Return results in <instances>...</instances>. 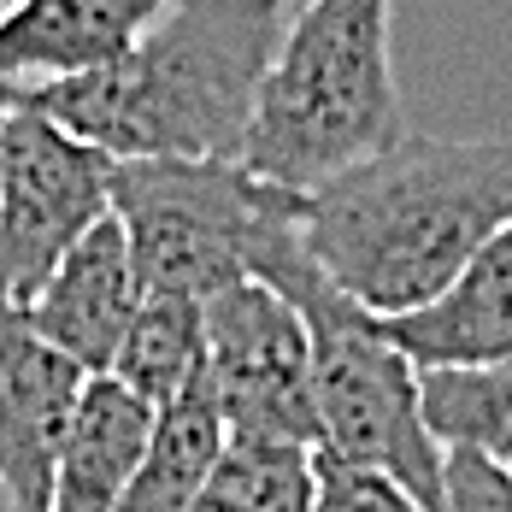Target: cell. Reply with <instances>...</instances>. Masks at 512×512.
Segmentation results:
<instances>
[{
    "label": "cell",
    "mask_w": 512,
    "mask_h": 512,
    "mask_svg": "<svg viewBox=\"0 0 512 512\" xmlns=\"http://www.w3.org/2000/svg\"><path fill=\"white\" fill-rule=\"evenodd\" d=\"M224 448H230V424H224L218 401L206 395V383H195L177 407L159 412L148 460L130 477L118 512H189L201 501L206 477L218 471Z\"/></svg>",
    "instance_id": "cell-13"
},
{
    "label": "cell",
    "mask_w": 512,
    "mask_h": 512,
    "mask_svg": "<svg viewBox=\"0 0 512 512\" xmlns=\"http://www.w3.org/2000/svg\"><path fill=\"white\" fill-rule=\"evenodd\" d=\"M512 224V142L407 136L307 195L318 271L371 318L430 307Z\"/></svg>",
    "instance_id": "cell-1"
},
{
    "label": "cell",
    "mask_w": 512,
    "mask_h": 512,
    "mask_svg": "<svg viewBox=\"0 0 512 512\" xmlns=\"http://www.w3.org/2000/svg\"><path fill=\"white\" fill-rule=\"evenodd\" d=\"M283 0H171L118 65L18 89L106 159H242Z\"/></svg>",
    "instance_id": "cell-2"
},
{
    "label": "cell",
    "mask_w": 512,
    "mask_h": 512,
    "mask_svg": "<svg viewBox=\"0 0 512 512\" xmlns=\"http://www.w3.org/2000/svg\"><path fill=\"white\" fill-rule=\"evenodd\" d=\"M12 101H18V89H12V83H0V130H6V112H12Z\"/></svg>",
    "instance_id": "cell-19"
},
{
    "label": "cell",
    "mask_w": 512,
    "mask_h": 512,
    "mask_svg": "<svg viewBox=\"0 0 512 512\" xmlns=\"http://www.w3.org/2000/svg\"><path fill=\"white\" fill-rule=\"evenodd\" d=\"M301 212H283L254 248V283H271L312 330V395H318V454L383 471L412 501L442 512V442L424 424V371L389 330L354 307L307 254Z\"/></svg>",
    "instance_id": "cell-4"
},
{
    "label": "cell",
    "mask_w": 512,
    "mask_h": 512,
    "mask_svg": "<svg viewBox=\"0 0 512 512\" xmlns=\"http://www.w3.org/2000/svg\"><path fill=\"white\" fill-rule=\"evenodd\" d=\"M171 0H18L0 12V83L42 89L118 65Z\"/></svg>",
    "instance_id": "cell-10"
},
{
    "label": "cell",
    "mask_w": 512,
    "mask_h": 512,
    "mask_svg": "<svg viewBox=\"0 0 512 512\" xmlns=\"http://www.w3.org/2000/svg\"><path fill=\"white\" fill-rule=\"evenodd\" d=\"M206 395L230 436L295 442L318 454V395H312V330L271 283H236L206 301Z\"/></svg>",
    "instance_id": "cell-7"
},
{
    "label": "cell",
    "mask_w": 512,
    "mask_h": 512,
    "mask_svg": "<svg viewBox=\"0 0 512 512\" xmlns=\"http://www.w3.org/2000/svg\"><path fill=\"white\" fill-rule=\"evenodd\" d=\"M442 512H512V471L483 454L448 448L442 460Z\"/></svg>",
    "instance_id": "cell-18"
},
{
    "label": "cell",
    "mask_w": 512,
    "mask_h": 512,
    "mask_svg": "<svg viewBox=\"0 0 512 512\" xmlns=\"http://www.w3.org/2000/svg\"><path fill=\"white\" fill-rule=\"evenodd\" d=\"M89 371L48 348L30 318L0 307V495L12 512H53V471Z\"/></svg>",
    "instance_id": "cell-8"
},
{
    "label": "cell",
    "mask_w": 512,
    "mask_h": 512,
    "mask_svg": "<svg viewBox=\"0 0 512 512\" xmlns=\"http://www.w3.org/2000/svg\"><path fill=\"white\" fill-rule=\"evenodd\" d=\"M118 159L89 148L48 112L12 101L0 130V307L24 312L65 254L112 218Z\"/></svg>",
    "instance_id": "cell-6"
},
{
    "label": "cell",
    "mask_w": 512,
    "mask_h": 512,
    "mask_svg": "<svg viewBox=\"0 0 512 512\" xmlns=\"http://www.w3.org/2000/svg\"><path fill=\"white\" fill-rule=\"evenodd\" d=\"M12 6H18V0H0V12H12Z\"/></svg>",
    "instance_id": "cell-20"
},
{
    "label": "cell",
    "mask_w": 512,
    "mask_h": 512,
    "mask_svg": "<svg viewBox=\"0 0 512 512\" xmlns=\"http://www.w3.org/2000/svg\"><path fill=\"white\" fill-rule=\"evenodd\" d=\"M312 489H318L312 448L230 436L224 460L206 477L201 501L189 512H312Z\"/></svg>",
    "instance_id": "cell-16"
},
{
    "label": "cell",
    "mask_w": 512,
    "mask_h": 512,
    "mask_svg": "<svg viewBox=\"0 0 512 512\" xmlns=\"http://www.w3.org/2000/svg\"><path fill=\"white\" fill-rule=\"evenodd\" d=\"M112 377L142 395L154 412L177 407L195 383L206 377V301H165V295H148L124 348H118V365Z\"/></svg>",
    "instance_id": "cell-14"
},
{
    "label": "cell",
    "mask_w": 512,
    "mask_h": 512,
    "mask_svg": "<svg viewBox=\"0 0 512 512\" xmlns=\"http://www.w3.org/2000/svg\"><path fill=\"white\" fill-rule=\"evenodd\" d=\"M301 195L259 183L242 159H124L112 218L136 259L142 295L212 301L254 277L259 236Z\"/></svg>",
    "instance_id": "cell-5"
},
{
    "label": "cell",
    "mask_w": 512,
    "mask_h": 512,
    "mask_svg": "<svg viewBox=\"0 0 512 512\" xmlns=\"http://www.w3.org/2000/svg\"><path fill=\"white\" fill-rule=\"evenodd\" d=\"M159 412L130 395L118 377H89L83 407L53 471V512H118L130 477L148 460Z\"/></svg>",
    "instance_id": "cell-12"
},
{
    "label": "cell",
    "mask_w": 512,
    "mask_h": 512,
    "mask_svg": "<svg viewBox=\"0 0 512 512\" xmlns=\"http://www.w3.org/2000/svg\"><path fill=\"white\" fill-rule=\"evenodd\" d=\"M312 512H430L424 501H412L407 489L383 471L365 465H342L330 454H318V489H312Z\"/></svg>",
    "instance_id": "cell-17"
},
{
    "label": "cell",
    "mask_w": 512,
    "mask_h": 512,
    "mask_svg": "<svg viewBox=\"0 0 512 512\" xmlns=\"http://www.w3.org/2000/svg\"><path fill=\"white\" fill-rule=\"evenodd\" d=\"M142 277H136V259L124 242V224L106 218L101 230H89L65 265L48 277V289L24 307L30 330L59 348L71 365H83L89 377H112L118 348L142 312Z\"/></svg>",
    "instance_id": "cell-9"
},
{
    "label": "cell",
    "mask_w": 512,
    "mask_h": 512,
    "mask_svg": "<svg viewBox=\"0 0 512 512\" xmlns=\"http://www.w3.org/2000/svg\"><path fill=\"white\" fill-rule=\"evenodd\" d=\"M0 512H12V507H6V495H0Z\"/></svg>",
    "instance_id": "cell-21"
},
{
    "label": "cell",
    "mask_w": 512,
    "mask_h": 512,
    "mask_svg": "<svg viewBox=\"0 0 512 512\" xmlns=\"http://www.w3.org/2000/svg\"><path fill=\"white\" fill-rule=\"evenodd\" d=\"M407 142L395 83V0H307L259 83L242 165L283 195H318Z\"/></svg>",
    "instance_id": "cell-3"
},
{
    "label": "cell",
    "mask_w": 512,
    "mask_h": 512,
    "mask_svg": "<svg viewBox=\"0 0 512 512\" xmlns=\"http://www.w3.org/2000/svg\"><path fill=\"white\" fill-rule=\"evenodd\" d=\"M424 424L442 442V454L460 448L512 471V359L424 371Z\"/></svg>",
    "instance_id": "cell-15"
},
{
    "label": "cell",
    "mask_w": 512,
    "mask_h": 512,
    "mask_svg": "<svg viewBox=\"0 0 512 512\" xmlns=\"http://www.w3.org/2000/svg\"><path fill=\"white\" fill-rule=\"evenodd\" d=\"M418 371H465L512 359V224L418 312L377 318Z\"/></svg>",
    "instance_id": "cell-11"
}]
</instances>
